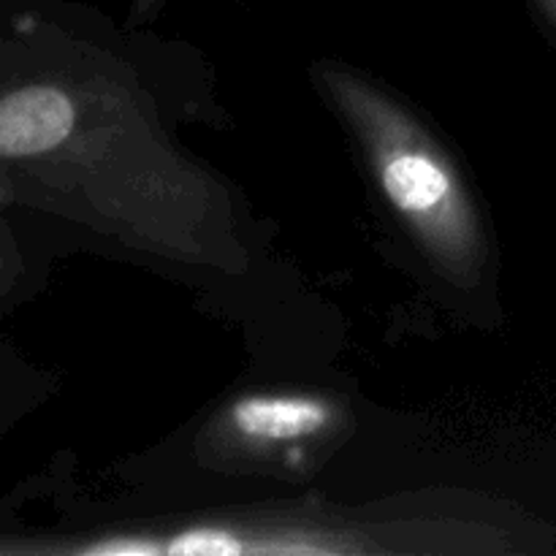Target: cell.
<instances>
[{"label": "cell", "instance_id": "obj_4", "mask_svg": "<svg viewBox=\"0 0 556 556\" xmlns=\"http://www.w3.org/2000/svg\"><path fill=\"white\" fill-rule=\"evenodd\" d=\"M166 3V0H134V11H130V20L134 22H144V20H152V16L161 11V5Z\"/></svg>", "mask_w": 556, "mask_h": 556}, {"label": "cell", "instance_id": "obj_2", "mask_svg": "<svg viewBox=\"0 0 556 556\" xmlns=\"http://www.w3.org/2000/svg\"><path fill=\"white\" fill-rule=\"evenodd\" d=\"M318 76L424 255L456 286H478L489 261L486 228L448 152L372 81L337 65H320Z\"/></svg>", "mask_w": 556, "mask_h": 556}, {"label": "cell", "instance_id": "obj_5", "mask_svg": "<svg viewBox=\"0 0 556 556\" xmlns=\"http://www.w3.org/2000/svg\"><path fill=\"white\" fill-rule=\"evenodd\" d=\"M543 5H546V9L552 11V16L556 20V0H543Z\"/></svg>", "mask_w": 556, "mask_h": 556}, {"label": "cell", "instance_id": "obj_1", "mask_svg": "<svg viewBox=\"0 0 556 556\" xmlns=\"http://www.w3.org/2000/svg\"><path fill=\"white\" fill-rule=\"evenodd\" d=\"M27 179L47 185L63 177L71 195L114 233L185 261H215L199 231L212 212V185L168 147L134 98L117 96L114 123L101 147L74 119L52 152L9 163Z\"/></svg>", "mask_w": 556, "mask_h": 556}, {"label": "cell", "instance_id": "obj_3", "mask_svg": "<svg viewBox=\"0 0 556 556\" xmlns=\"http://www.w3.org/2000/svg\"><path fill=\"white\" fill-rule=\"evenodd\" d=\"M337 410L320 396L304 394H253L233 402L226 424L244 443L275 448L304 443L334 427Z\"/></svg>", "mask_w": 556, "mask_h": 556}]
</instances>
